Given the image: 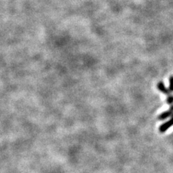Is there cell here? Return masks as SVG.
Masks as SVG:
<instances>
[{"label":"cell","instance_id":"cell-4","mask_svg":"<svg viewBox=\"0 0 173 173\" xmlns=\"http://www.w3.org/2000/svg\"><path fill=\"white\" fill-rule=\"evenodd\" d=\"M169 90L170 91V92H173V76H170V78H169Z\"/></svg>","mask_w":173,"mask_h":173},{"label":"cell","instance_id":"cell-1","mask_svg":"<svg viewBox=\"0 0 173 173\" xmlns=\"http://www.w3.org/2000/svg\"><path fill=\"white\" fill-rule=\"evenodd\" d=\"M172 125H173V115H172V118H170V120H169L168 121L165 122V123L162 124V125H160L159 130H160L161 133H165L166 131L168 130Z\"/></svg>","mask_w":173,"mask_h":173},{"label":"cell","instance_id":"cell-5","mask_svg":"<svg viewBox=\"0 0 173 173\" xmlns=\"http://www.w3.org/2000/svg\"><path fill=\"white\" fill-rule=\"evenodd\" d=\"M167 102L169 105H172L173 104V96L172 95H169L167 96Z\"/></svg>","mask_w":173,"mask_h":173},{"label":"cell","instance_id":"cell-2","mask_svg":"<svg viewBox=\"0 0 173 173\" xmlns=\"http://www.w3.org/2000/svg\"><path fill=\"white\" fill-rule=\"evenodd\" d=\"M172 115H173V105L172 106H171L170 108H169V111L164 112V113H162V114H160V115H159L158 119L159 120H165V119H166V118L172 116Z\"/></svg>","mask_w":173,"mask_h":173},{"label":"cell","instance_id":"cell-3","mask_svg":"<svg viewBox=\"0 0 173 173\" xmlns=\"http://www.w3.org/2000/svg\"><path fill=\"white\" fill-rule=\"evenodd\" d=\"M157 88L158 90L162 92V93L165 94L167 96H169L170 95V91L169 90V89H167V87H165V85H164V83L162 82H160L157 84Z\"/></svg>","mask_w":173,"mask_h":173}]
</instances>
